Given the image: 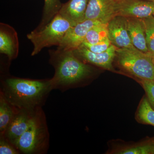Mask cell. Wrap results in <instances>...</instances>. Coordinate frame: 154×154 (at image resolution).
Instances as JSON below:
<instances>
[{
	"mask_svg": "<svg viewBox=\"0 0 154 154\" xmlns=\"http://www.w3.org/2000/svg\"><path fill=\"white\" fill-rule=\"evenodd\" d=\"M111 44L109 38L105 41L96 44H91L90 43L84 42L82 45L84 47L88 48L90 51L96 53H100L105 52L111 46Z\"/></svg>",
	"mask_w": 154,
	"mask_h": 154,
	"instance_id": "cell-21",
	"label": "cell"
},
{
	"mask_svg": "<svg viewBox=\"0 0 154 154\" xmlns=\"http://www.w3.org/2000/svg\"><path fill=\"white\" fill-rule=\"evenodd\" d=\"M19 51L18 35L13 27L7 24H0V52L5 54L9 60L17 57Z\"/></svg>",
	"mask_w": 154,
	"mask_h": 154,
	"instance_id": "cell-12",
	"label": "cell"
},
{
	"mask_svg": "<svg viewBox=\"0 0 154 154\" xmlns=\"http://www.w3.org/2000/svg\"><path fill=\"white\" fill-rule=\"evenodd\" d=\"M118 152L120 154H154V138L140 145L122 149Z\"/></svg>",
	"mask_w": 154,
	"mask_h": 154,
	"instance_id": "cell-19",
	"label": "cell"
},
{
	"mask_svg": "<svg viewBox=\"0 0 154 154\" xmlns=\"http://www.w3.org/2000/svg\"><path fill=\"white\" fill-rule=\"evenodd\" d=\"M49 63L55 70L50 79L52 90L64 92L84 80L93 73V69L75 55L72 51H49Z\"/></svg>",
	"mask_w": 154,
	"mask_h": 154,
	"instance_id": "cell-2",
	"label": "cell"
},
{
	"mask_svg": "<svg viewBox=\"0 0 154 154\" xmlns=\"http://www.w3.org/2000/svg\"><path fill=\"white\" fill-rule=\"evenodd\" d=\"M52 88L49 79L8 76L1 80L0 93L19 109L34 110L45 104Z\"/></svg>",
	"mask_w": 154,
	"mask_h": 154,
	"instance_id": "cell-1",
	"label": "cell"
},
{
	"mask_svg": "<svg viewBox=\"0 0 154 154\" xmlns=\"http://www.w3.org/2000/svg\"><path fill=\"white\" fill-rule=\"evenodd\" d=\"M36 109L32 110L19 109L10 122L4 134L0 136L4 137L15 145L17 140L31 124Z\"/></svg>",
	"mask_w": 154,
	"mask_h": 154,
	"instance_id": "cell-9",
	"label": "cell"
},
{
	"mask_svg": "<svg viewBox=\"0 0 154 154\" xmlns=\"http://www.w3.org/2000/svg\"><path fill=\"white\" fill-rule=\"evenodd\" d=\"M140 82L145 91L148 100L154 109V80H141Z\"/></svg>",
	"mask_w": 154,
	"mask_h": 154,
	"instance_id": "cell-23",
	"label": "cell"
},
{
	"mask_svg": "<svg viewBox=\"0 0 154 154\" xmlns=\"http://www.w3.org/2000/svg\"><path fill=\"white\" fill-rule=\"evenodd\" d=\"M108 38L117 48H135L133 45L127 25L126 17L115 16L107 24Z\"/></svg>",
	"mask_w": 154,
	"mask_h": 154,
	"instance_id": "cell-10",
	"label": "cell"
},
{
	"mask_svg": "<svg viewBox=\"0 0 154 154\" xmlns=\"http://www.w3.org/2000/svg\"><path fill=\"white\" fill-rule=\"evenodd\" d=\"M50 134L42 107L36 109L33 120L15 146L21 153L44 154L49 149Z\"/></svg>",
	"mask_w": 154,
	"mask_h": 154,
	"instance_id": "cell-3",
	"label": "cell"
},
{
	"mask_svg": "<svg viewBox=\"0 0 154 154\" xmlns=\"http://www.w3.org/2000/svg\"><path fill=\"white\" fill-rule=\"evenodd\" d=\"M21 153L17 146L3 136H0V154Z\"/></svg>",
	"mask_w": 154,
	"mask_h": 154,
	"instance_id": "cell-22",
	"label": "cell"
},
{
	"mask_svg": "<svg viewBox=\"0 0 154 154\" xmlns=\"http://www.w3.org/2000/svg\"><path fill=\"white\" fill-rule=\"evenodd\" d=\"M151 55L152 56V58L153 61V63H154V55H152V54H151Z\"/></svg>",
	"mask_w": 154,
	"mask_h": 154,
	"instance_id": "cell-24",
	"label": "cell"
},
{
	"mask_svg": "<svg viewBox=\"0 0 154 154\" xmlns=\"http://www.w3.org/2000/svg\"><path fill=\"white\" fill-rule=\"evenodd\" d=\"M74 26L58 13L43 29L39 31L34 30L27 35L33 45L31 55L38 54L45 48L58 46L66 33Z\"/></svg>",
	"mask_w": 154,
	"mask_h": 154,
	"instance_id": "cell-4",
	"label": "cell"
},
{
	"mask_svg": "<svg viewBox=\"0 0 154 154\" xmlns=\"http://www.w3.org/2000/svg\"><path fill=\"white\" fill-rule=\"evenodd\" d=\"M145 30L146 41L149 53L154 55V17L143 19Z\"/></svg>",
	"mask_w": 154,
	"mask_h": 154,
	"instance_id": "cell-20",
	"label": "cell"
},
{
	"mask_svg": "<svg viewBox=\"0 0 154 154\" xmlns=\"http://www.w3.org/2000/svg\"><path fill=\"white\" fill-rule=\"evenodd\" d=\"M107 24L108 23H99L91 28L87 33L84 42L94 44L108 38Z\"/></svg>",
	"mask_w": 154,
	"mask_h": 154,
	"instance_id": "cell-17",
	"label": "cell"
},
{
	"mask_svg": "<svg viewBox=\"0 0 154 154\" xmlns=\"http://www.w3.org/2000/svg\"><path fill=\"white\" fill-rule=\"evenodd\" d=\"M127 29L133 45L142 52L149 53L143 19L126 17Z\"/></svg>",
	"mask_w": 154,
	"mask_h": 154,
	"instance_id": "cell-13",
	"label": "cell"
},
{
	"mask_svg": "<svg viewBox=\"0 0 154 154\" xmlns=\"http://www.w3.org/2000/svg\"><path fill=\"white\" fill-rule=\"evenodd\" d=\"M114 0H89L85 20L107 24L114 17Z\"/></svg>",
	"mask_w": 154,
	"mask_h": 154,
	"instance_id": "cell-11",
	"label": "cell"
},
{
	"mask_svg": "<svg viewBox=\"0 0 154 154\" xmlns=\"http://www.w3.org/2000/svg\"><path fill=\"white\" fill-rule=\"evenodd\" d=\"M19 109L11 105L0 93V135L4 134Z\"/></svg>",
	"mask_w": 154,
	"mask_h": 154,
	"instance_id": "cell-15",
	"label": "cell"
},
{
	"mask_svg": "<svg viewBox=\"0 0 154 154\" xmlns=\"http://www.w3.org/2000/svg\"><path fill=\"white\" fill-rule=\"evenodd\" d=\"M62 4L60 0H44V6L41 22L34 30L39 31L47 25L59 13Z\"/></svg>",
	"mask_w": 154,
	"mask_h": 154,
	"instance_id": "cell-16",
	"label": "cell"
},
{
	"mask_svg": "<svg viewBox=\"0 0 154 154\" xmlns=\"http://www.w3.org/2000/svg\"><path fill=\"white\" fill-rule=\"evenodd\" d=\"M101 22L87 19L78 23L69 29L64 36L57 49L63 51H73L80 47L85 39L89 30Z\"/></svg>",
	"mask_w": 154,
	"mask_h": 154,
	"instance_id": "cell-7",
	"label": "cell"
},
{
	"mask_svg": "<svg viewBox=\"0 0 154 154\" xmlns=\"http://www.w3.org/2000/svg\"><path fill=\"white\" fill-rule=\"evenodd\" d=\"M120 66L141 80H154V63L151 54L135 48H117Z\"/></svg>",
	"mask_w": 154,
	"mask_h": 154,
	"instance_id": "cell-5",
	"label": "cell"
},
{
	"mask_svg": "<svg viewBox=\"0 0 154 154\" xmlns=\"http://www.w3.org/2000/svg\"><path fill=\"white\" fill-rule=\"evenodd\" d=\"M137 116L142 122L154 126V109L147 98H143L141 102Z\"/></svg>",
	"mask_w": 154,
	"mask_h": 154,
	"instance_id": "cell-18",
	"label": "cell"
},
{
	"mask_svg": "<svg viewBox=\"0 0 154 154\" xmlns=\"http://www.w3.org/2000/svg\"><path fill=\"white\" fill-rule=\"evenodd\" d=\"M89 0H69L62 4L59 12L62 17L74 25L85 21Z\"/></svg>",
	"mask_w": 154,
	"mask_h": 154,
	"instance_id": "cell-14",
	"label": "cell"
},
{
	"mask_svg": "<svg viewBox=\"0 0 154 154\" xmlns=\"http://www.w3.org/2000/svg\"><path fill=\"white\" fill-rule=\"evenodd\" d=\"M146 1H149V2H152L154 3V0H146Z\"/></svg>",
	"mask_w": 154,
	"mask_h": 154,
	"instance_id": "cell-25",
	"label": "cell"
},
{
	"mask_svg": "<svg viewBox=\"0 0 154 154\" xmlns=\"http://www.w3.org/2000/svg\"><path fill=\"white\" fill-rule=\"evenodd\" d=\"M153 17H154V13L153 15Z\"/></svg>",
	"mask_w": 154,
	"mask_h": 154,
	"instance_id": "cell-26",
	"label": "cell"
},
{
	"mask_svg": "<svg viewBox=\"0 0 154 154\" xmlns=\"http://www.w3.org/2000/svg\"><path fill=\"white\" fill-rule=\"evenodd\" d=\"M114 17L144 19L153 16L154 3L146 0H114Z\"/></svg>",
	"mask_w": 154,
	"mask_h": 154,
	"instance_id": "cell-6",
	"label": "cell"
},
{
	"mask_svg": "<svg viewBox=\"0 0 154 154\" xmlns=\"http://www.w3.org/2000/svg\"><path fill=\"white\" fill-rule=\"evenodd\" d=\"M116 49L117 48L112 44L105 52L96 53L81 45L72 51L78 58L85 63H91L106 69L112 70V63L116 56Z\"/></svg>",
	"mask_w": 154,
	"mask_h": 154,
	"instance_id": "cell-8",
	"label": "cell"
}]
</instances>
